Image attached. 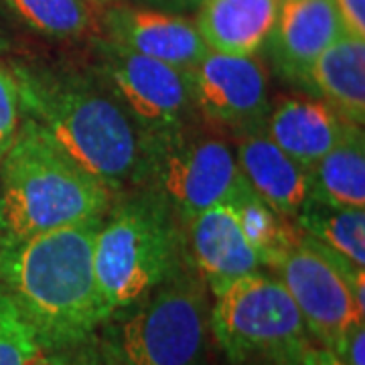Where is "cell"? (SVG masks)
I'll list each match as a JSON object with an SVG mask.
<instances>
[{"instance_id": "cell-7", "label": "cell", "mask_w": 365, "mask_h": 365, "mask_svg": "<svg viewBox=\"0 0 365 365\" xmlns=\"http://www.w3.org/2000/svg\"><path fill=\"white\" fill-rule=\"evenodd\" d=\"M207 300L191 282L158 290L122 323V365H197L207 341Z\"/></svg>"}, {"instance_id": "cell-26", "label": "cell", "mask_w": 365, "mask_h": 365, "mask_svg": "<svg viewBox=\"0 0 365 365\" xmlns=\"http://www.w3.org/2000/svg\"><path fill=\"white\" fill-rule=\"evenodd\" d=\"M29 365H73V364H67L63 359H55V357H47L45 353H41L37 359H33Z\"/></svg>"}, {"instance_id": "cell-29", "label": "cell", "mask_w": 365, "mask_h": 365, "mask_svg": "<svg viewBox=\"0 0 365 365\" xmlns=\"http://www.w3.org/2000/svg\"><path fill=\"white\" fill-rule=\"evenodd\" d=\"M187 2H195V0H187Z\"/></svg>"}, {"instance_id": "cell-6", "label": "cell", "mask_w": 365, "mask_h": 365, "mask_svg": "<svg viewBox=\"0 0 365 365\" xmlns=\"http://www.w3.org/2000/svg\"><path fill=\"white\" fill-rule=\"evenodd\" d=\"M175 235L157 209L126 207L100 223L93 240V276L108 317L130 309L167 278Z\"/></svg>"}, {"instance_id": "cell-14", "label": "cell", "mask_w": 365, "mask_h": 365, "mask_svg": "<svg viewBox=\"0 0 365 365\" xmlns=\"http://www.w3.org/2000/svg\"><path fill=\"white\" fill-rule=\"evenodd\" d=\"M343 33L333 0H282L268 41L278 69L304 79L317 57Z\"/></svg>"}, {"instance_id": "cell-21", "label": "cell", "mask_w": 365, "mask_h": 365, "mask_svg": "<svg viewBox=\"0 0 365 365\" xmlns=\"http://www.w3.org/2000/svg\"><path fill=\"white\" fill-rule=\"evenodd\" d=\"M43 353L35 329L14 300L0 290V365H29Z\"/></svg>"}, {"instance_id": "cell-17", "label": "cell", "mask_w": 365, "mask_h": 365, "mask_svg": "<svg viewBox=\"0 0 365 365\" xmlns=\"http://www.w3.org/2000/svg\"><path fill=\"white\" fill-rule=\"evenodd\" d=\"M304 79L345 122L364 126L365 39L343 33L317 57Z\"/></svg>"}, {"instance_id": "cell-10", "label": "cell", "mask_w": 365, "mask_h": 365, "mask_svg": "<svg viewBox=\"0 0 365 365\" xmlns=\"http://www.w3.org/2000/svg\"><path fill=\"white\" fill-rule=\"evenodd\" d=\"M110 79L132 116L157 134L179 130L193 106L187 71L124 47L112 53Z\"/></svg>"}, {"instance_id": "cell-9", "label": "cell", "mask_w": 365, "mask_h": 365, "mask_svg": "<svg viewBox=\"0 0 365 365\" xmlns=\"http://www.w3.org/2000/svg\"><path fill=\"white\" fill-rule=\"evenodd\" d=\"M158 179L165 195L187 220L209 207L232 203L248 191L232 148L217 138H201L169 150Z\"/></svg>"}, {"instance_id": "cell-13", "label": "cell", "mask_w": 365, "mask_h": 365, "mask_svg": "<svg viewBox=\"0 0 365 365\" xmlns=\"http://www.w3.org/2000/svg\"><path fill=\"white\" fill-rule=\"evenodd\" d=\"M191 244L195 264L213 292L235 280L258 272L260 254L250 244L234 203L201 211L191 220Z\"/></svg>"}, {"instance_id": "cell-5", "label": "cell", "mask_w": 365, "mask_h": 365, "mask_svg": "<svg viewBox=\"0 0 365 365\" xmlns=\"http://www.w3.org/2000/svg\"><path fill=\"white\" fill-rule=\"evenodd\" d=\"M266 266L276 272L309 333L323 347L335 353L355 327L364 325L365 270L335 258L300 230Z\"/></svg>"}, {"instance_id": "cell-11", "label": "cell", "mask_w": 365, "mask_h": 365, "mask_svg": "<svg viewBox=\"0 0 365 365\" xmlns=\"http://www.w3.org/2000/svg\"><path fill=\"white\" fill-rule=\"evenodd\" d=\"M353 126L323 100L307 96L276 98L264 120V132L282 153L304 169L313 167L353 130Z\"/></svg>"}, {"instance_id": "cell-20", "label": "cell", "mask_w": 365, "mask_h": 365, "mask_svg": "<svg viewBox=\"0 0 365 365\" xmlns=\"http://www.w3.org/2000/svg\"><path fill=\"white\" fill-rule=\"evenodd\" d=\"M21 21L39 33L78 39L100 33L98 0H4Z\"/></svg>"}, {"instance_id": "cell-24", "label": "cell", "mask_w": 365, "mask_h": 365, "mask_svg": "<svg viewBox=\"0 0 365 365\" xmlns=\"http://www.w3.org/2000/svg\"><path fill=\"white\" fill-rule=\"evenodd\" d=\"M365 327L359 325L343 339L341 347L335 351L345 365H365Z\"/></svg>"}, {"instance_id": "cell-1", "label": "cell", "mask_w": 365, "mask_h": 365, "mask_svg": "<svg viewBox=\"0 0 365 365\" xmlns=\"http://www.w3.org/2000/svg\"><path fill=\"white\" fill-rule=\"evenodd\" d=\"M100 217L6 246L0 276L43 349L78 343L108 319L93 276Z\"/></svg>"}, {"instance_id": "cell-16", "label": "cell", "mask_w": 365, "mask_h": 365, "mask_svg": "<svg viewBox=\"0 0 365 365\" xmlns=\"http://www.w3.org/2000/svg\"><path fill=\"white\" fill-rule=\"evenodd\" d=\"M282 0H203L197 29L211 51L254 55L268 43Z\"/></svg>"}, {"instance_id": "cell-23", "label": "cell", "mask_w": 365, "mask_h": 365, "mask_svg": "<svg viewBox=\"0 0 365 365\" xmlns=\"http://www.w3.org/2000/svg\"><path fill=\"white\" fill-rule=\"evenodd\" d=\"M343 31L351 37L365 39V0H333Z\"/></svg>"}, {"instance_id": "cell-18", "label": "cell", "mask_w": 365, "mask_h": 365, "mask_svg": "<svg viewBox=\"0 0 365 365\" xmlns=\"http://www.w3.org/2000/svg\"><path fill=\"white\" fill-rule=\"evenodd\" d=\"M311 199L337 209H365V143L353 128L335 148L309 167Z\"/></svg>"}, {"instance_id": "cell-8", "label": "cell", "mask_w": 365, "mask_h": 365, "mask_svg": "<svg viewBox=\"0 0 365 365\" xmlns=\"http://www.w3.org/2000/svg\"><path fill=\"white\" fill-rule=\"evenodd\" d=\"M187 76L191 100L209 122L240 134L266 120L268 78L254 55L209 49Z\"/></svg>"}, {"instance_id": "cell-12", "label": "cell", "mask_w": 365, "mask_h": 365, "mask_svg": "<svg viewBox=\"0 0 365 365\" xmlns=\"http://www.w3.org/2000/svg\"><path fill=\"white\" fill-rule=\"evenodd\" d=\"M234 155L250 189L282 217L294 220L309 203V169L282 153L262 126L237 134Z\"/></svg>"}, {"instance_id": "cell-22", "label": "cell", "mask_w": 365, "mask_h": 365, "mask_svg": "<svg viewBox=\"0 0 365 365\" xmlns=\"http://www.w3.org/2000/svg\"><path fill=\"white\" fill-rule=\"evenodd\" d=\"M19 79L9 67L0 63V148L13 143L21 120Z\"/></svg>"}, {"instance_id": "cell-2", "label": "cell", "mask_w": 365, "mask_h": 365, "mask_svg": "<svg viewBox=\"0 0 365 365\" xmlns=\"http://www.w3.org/2000/svg\"><path fill=\"white\" fill-rule=\"evenodd\" d=\"M110 201L104 182L76 165L29 120L9 144L0 179L6 246L100 217Z\"/></svg>"}, {"instance_id": "cell-4", "label": "cell", "mask_w": 365, "mask_h": 365, "mask_svg": "<svg viewBox=\"0 0 365 365\" xmlns=\"http://www.w3.org/2000/svg\"><path fill=\"white\" fill-rule=\"evenodd\" d=\"M211 327L234 361L256 357L297 365L311 345L294 300L278 278L254 272L215 292Z\"/></svg>"}, {"instance_id": "cell-3", "label": "cell", "mask_w": 365, "mask_h": 365, "mask_svg": "<svg viewBox=\"0 0 365 365\" xmlns=\"http://www.w3.org/2000/svg\"><path fill=\"white\" fill-rule=\"evenodd\" d=\"M21 106L53 144L106 187L126 179L138 165V138L130 120L110 98L93 90L16 76Z\"/></svg>"}, {"instance_id": "cell-27", "label": "cell", "mask_w": 365, "mask_h": 365, "mask_svg": "<svg viewBox=\"0 0 365 365\" xmlns=\"http://www.w3.org/2000/svg\"><path fill=\"white\" fill-rule=\"evenodd\" d=\"M6 250V237H4V230H2V222H0V256Z\"/></svg>"}, {"instance_id": "cell-15", "label": "cell", "mask_w": 365, "mask_h": 365, "mask_svg": "<svg viewBox=\"0 0 365 365\" xmlns=\"http://www.w3.org/2000/svg\"><path fill=\"white\" fill-rule=\"evenodd\" d=\"M118 47L191 71L209 51L193 21L150 9H122L112 21Z\"/></svg>"}, {"instance_id": "cell-19", "label": "cell", "mask_w": 365, "mask_h": 365, "mask_svg": "<svg viewBox=\"0 0 365 365\" xmlns=\"http://www.w3.org/2000/svg\"><path fill=\"white\" fill-rule=\"evenodd\" d=\"M294 223L309 240L335 258L365 270V209L329 207L309 199Z\"/></svg>"}, {"instance_id": "cell-28", "label": "cell", "mask_w": 365, "mask_h": 365, "mask_svg": "<svg viewBox=\"0 0 365 365\" xmlns=\"http://www.w3.org/2000/svg\"><path fill=\"white\" fill-rule=\"evenodd\" d=\"M4 49H6V43H4L2 35H0V51H4Z\"/></svg>"}, {"instance_id": "cell-25", "label": "cell", "mask_w": 365, "mask_h": 365, "mask_svg": "<svg viewBox=\"0 0 365 365\" xmlns=\"http://www.w3.org/2000/svg\"><path fill=\"white\" fill-rule=\"evenodd\" d=\"M297 365H345L341 361L339 357L335 355V353L331 351V349H327V347H313V345H309L307 347V351L300 355V359L297 361Z\"/></svg>"}]
</instances>
